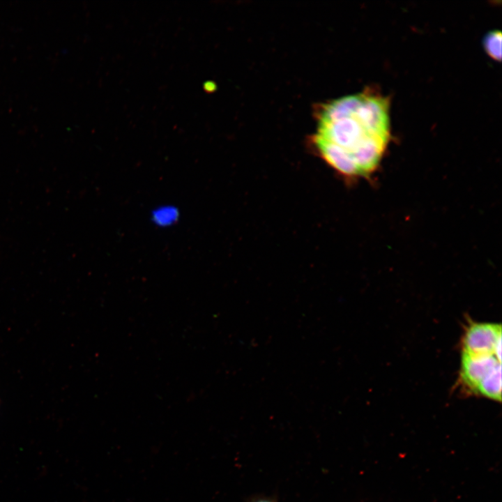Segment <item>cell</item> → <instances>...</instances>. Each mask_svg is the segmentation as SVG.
<instances>
[{
    "instance_id": "1",
    "label": "cell",
    "mask_w": 502,
    "mask_h": 502,
    "mask_svg": "<svg viewBox=\"0 0 502 502\" xmlns=\"http://www.w3.org/2000/svg\"><path fill=\"white\" fill-rule=\"evenodd\" d=\"M390 107L388 97L373 89L326 104L313 136L319 155L346 177L372 174L390 141Z\"/></svg>"
},
{
    "instance_id": "2",
    "label": "cell",
    "mask_w": 502,
    "mask_h": 502,
    "mask_svg": "<svg viewBox=\"0 0 502 502\" xmlns=\"http://www.w3.org/2000/svg\"><path fill=\"white\" fill-rule=\"evenodd\" d=\"M462 353L470 356H494L501 361V325L469 322L461 340Z\"/></svg>"
},
{
    "instance_id": "6",
    "label": "cell",
    "mask_w": 502,
    "mask_h": 502,
    "mask_svg": "<svg viewBox=\"0 0 502 502\" xmlns=\"http://www.w3.org/2000/svg\"><path fill=\"white\" fill-rule=\"evenodd\" d=\"M253 502H274V501L268 500V499H259V500H257Z\"/></svg>"
},
{
    "instance_id": "4",
    "label": "cell",
    "mask_w": 502,
    "mask_h": 502,
    "mask_svg": "<svg viewBox=\"0 0 502 502\" xmlns=\"http://www.w3.org/2000/svg\"><path fill=\"white\" fill-rule=\"evenodd\" d=\"M476 395L482 396L494 401H501V366L492 370L480 382Z\"/></svg>"
},
{
    "instance_id": "5",
    "label": "cell",
    "mask_w": 502,
    "mask_h": 502,
    "mask_svg": "<svg viewBox=\"0 0 502 502\" xmlns=\"http://www.w3.org/2000/svg\"><path fill=\"white\" fill-rule=\"evenodd\" d=\"M485 52L494 60L500 61L501 57V33L493 30L487 33L482 40Z\"/></svg>"
},
{
    "instance_id": "3",
    "label": "cell",
    "mask_w": 502,
    "mask_h": 502,
    "mask_svg": "<svg viewBox=\"0 0 502 502\" xmlns=\"http://www.w3.org/2000/svg\"><path fill=\"white\" fill-rule=\"evenodd\" d=\"M501 361L494 356H470L462 353L458 385L462 391L476 395L480 382Z\"/></svg>"
}]
</instances>
